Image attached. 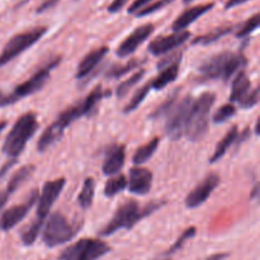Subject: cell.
Returning a JSON list of instances; mask_svg holds the SVG:
<instances>
[{"mask_svg":"<svg viewBox=\"0 0 260 260\" xmlns=\"http://www.w3.org/2000/svg\"><path fill=\"white\" fill-rule=\"evenodd\" d=\"M164 205L165 202H151L149 205L140 206L134 200L126 201L123 205L117 208L109 222L103 229L99 230L98 235L111 236L121 230H131L140 221L156 212Z\"/></svg>","mask_w":260,"mask_h":260,"instance_id":"obj_1","label":"cell"},{"mask_svg":"<svg viewBox=\"0 0 260 260\" xmlns=\"http://www.w3.org/2000/svg\"><path fill=\"white\" fill-rule=\"evenodd\" d=\"M248 65V60L243 52L222 51L203 61L198 71L207 80L229 81L235 74Z\"/></svg>","mask_w":260,"mask_h":260,"instance_id":"obj_2","label":"cell"},{"mask_svg":"<svg viewBox=\"0 0 260 260\" xmlns=\"http://www.w3.org/2000/svg\"><path fill=\"white\" fill-rule=\"evenodd\" d=\"M37 116L33 112H27L22 114L19 118L13 124L12 129L5 137L3 144V154L9 156L10 159H18L19 155L24 151L28 141L35 136L36 131L38 129Z\"/></svg>","mask_w":260,"mask_h":260,"instance_id":"obj_3","label":"cell"},{"mask_svg":"<svg viewBox=\"0 0 260 260\" xmlns=\"http://www.w3.org/2000/svg\"><path fill=\"white\" fill-rule=\"evenodd\" d=\"M216 102V94L211 91L202 93L193 101L187 124L184 128V136L192 142L200 141L208 131L210 126V113Z\"/></svg>","mask_w":260,"mask_h":260,"instance_id":"obj_4","label":"cell"},{"mask_svg":"<svg viewBox=\"0 0 260 260\" xmlns=\"http://www.w3.org/2000/svg\"><path fill=\"white\" fill-rule=\"evenodd\" d=\"M60 62L61 57L52 58L46 65L38 69L30 78H28L23 83L18 84L10 93L0 91V107L12 106V104L17 103V102L22 101L25 96H29L32 94L37 93L38 90H41L45 86V84L48 81V79H50L53 69L57 68L60 65Z\"/></svg>","mask_w":260,"mask_h":260,"instance_id":"obj_5","label":"cell"},{"mask_svg":"<svg viewBox=\"0 0 260 260\" xmlns=\"http://www.w3.org/2000/svg\"><path fill=\"white\" fill-rule=\"evenodd\" d=\"M104 96H106V91H104L102 84H98L85 98L81 99L78 103L70 106L69 108H66L63 112H61L57 118L55 119V122H52L51 124L60 134L63 135L65 129L71 123L78 121L79 118H81V117H90L93 114H95L98 106L103 101Z\"/></svg>","mask_w":260,"mask_h":260,"instance_id":"obj_6","label":"cell"},{"mask_svg":"<svg viewBox=\"0 0 260 260\" xmlns=\"http://www.w3.org/2000/svg\"><path fill=\"white\" fill-rule=\"evenodd\" d=\"M42 229L43 244L52 249L73 240L80 230V226L71 223L65 215L56 211L48 215L47 222Z\"/></svg>","mask_w":260,"mask_h":260,"instance_id":"obj_7","label":"cell"},{"mask_svg":"<svg viewBox=\"0 0 260 260\" xmlns=\"http://www.w3.org/2000/svg\"><path fill=\"white\" fill-rule=\"evenodd\" d=\"M111 251V246L101 239L85 238L63 249L57 260H99Z\"/></svg>","mask_w":260,"mask_h":260,"instance_id":"obj_8","label":"cell"},{"mask_svg":"<svg viewBox=\"0 0 260 260\" xmlns=\"http://www.w3.org/2000/svg\"><path fill=\"white\" fill-rule=\"evenodd\" d=\"M46 32H47V27H36L13 36L0 53V68L9 63L28 48L32 47L46 35Z\"/></svg>","mask_w":260,"mask_h":260,"instance_id":"obj_9","label":"cell"},{"mask_svg":"<svg viewBox=\"0 0 260 260\" xmlns=\"http://www.w3.org/2000/svg\"><path fill=\"white\" fill-rule=\"evenodd\" d=\"M66 184L65 178H58V179L48 180L43 184L42 190L38 194L37 200V212H36V217L33 218L32 222L36 223L40 228H43L45 225V220L50 215L51 210H52L53 205L60 197L61 192L63 190V187Z\"/></svg>","mask_w":260,"mask_h":260,"instance_id":"obj_10","label":"cell"},{"mask_svg":"<svg viewBox=\"0 0 260 260\" xmlns=\"http://www.w3.org/2000/svg\"><path fill=\"white\" fill-rule=\"evenodd\" d=\"M193 101H194V98L190 94L179 98L165 117L167 118L165 132L172 140H179L180 137L184 136V128L190 108H192Z\"/></svg>","mask_w":260,"mask_h":260,"instance_id":"obj_11","label":"cell"},{"mask_svg":"<svg viewBox=\"0 0 260 260\" xmlns=\"http://www.w3.org/2000/svg\"><path fill=\"white\" fill-rule=\"evenodd\" d=\"M38 194H40L38 190L33 189L30 192L28 200L24 203H20V205H15L7 208L2 213V216H0V230L7 233V231H10L12 229H14L18 223L22 222L25 218V216L28 215V212L32 210L33 206L37 203Z\"/></svg>","mask_w":260,"mask_h":260,"instance_id":"obj_12","label":"cell"},{"mask_svg":"<svg viewBox=\"0 0 260 260\" xmlns=\"http://www.w3.org/2000/svg\"><path fill=\"white\" fill-rule=\"evenodd\" d=\"M220 177L216 173H211L207 177H205V179L201 180V183H198L189 193L185 197V206L187 208L190 210H194L198 208L200 206H202L206 201L210 198V196L212 194L213 190L220 185Z\"/></svg>","mask_w":260,"mask_h":260,"instance_id":"obj_13","label":"cell"},{"mask_svg":"<svg viewBox=\"0 0 260 260\" xmlns=\"http://www.w3.org/2000/svg\"><path fill=\"white\" fill-rule=\"evenodd\" d=\"M190 38V32L188 30H179V32H173L172 35L168 36H160L152 40L150 42L149 52L152 56H162L168 55L175 48H179L180 46L184 45L188 40Z\"/></svg>","mask_w":260,"mask_h":260,"instance_id":"obj_14","label":"cell"},{"mask_svg":"<svg viewBox=\"0 0 260 260\" xmlns=\"http://www.w3.org/2000/svg\"><path fill=\"white\" fill-rule=\"evenodd\" d=\"M154 24L151 23H146V24H142L140 27L135 28L126 38L121 42V45L117 47V56L119 58H126L128 56H131L132 53L136 52L137 48L150 37V36L154 33Z\"/></svg>","mask_w":260,"mask_h":260,"instance_id":"obj_15","label":"cell"},{"mask_svg":"<svg viewBox=\"0 0 260 260\" xmlns=\"http://www.w3.org/2000/svg\"><path fill=\"white\" fill-rule=\"evenodd\" d=\"M152 179H154V175L151 170L142 167H135L129 170L127 188L134 194L145 196L151 190Z\"/></svg>","mask_w":260,"mask_h":260,"instance_id":"obj_16","label":"cell"},{"mask_svg":"<svg viewBox=\"0 0 260 260\" xmlns=\"http://www.w3.org/2000/svg\"><path fill=\"white\" fill-rule=\"evenodd\" d=\"M124 160H126V147L124 145L114 144L108 147L106 151V156H104L103 165H102V170H103L104 175L108 177H113V175L119 174L124 165Z\"/></svg>","mask_w":260,"mask_h":260,"instance_id":"obj_17","label":"cell"},{"mask_svg":"<svg viewBox=\"0 0 260 260\" xmlns=\"http://www.w3.org/2000/svg\"><path fill=\"white\" fill-rule=\"evenodd\" d=\"M108 52L109 48L107 46H102V47L95 48V50L90 51L88 55L84 56L80 62H79L78 68H76V80H83L86 76L90 75L95 70L96 66L103 61V58L108 55Z\"/></svg>","mask_w":260,"mask_h":260,"instance_id":"obj_18","label":"cell"},{"mask_svg":"<svg viewBox=\"0 0 260 260\" xmlns=\"http://www.w3.org/2000/svg\"><path fill=\"white\" fill-rule=\"evenodd\" d=\"M213 7H215V3H206V4L196 5V7H192L189 8V9L184 10V12L173 22V32L185 30V28H188L192 23H194L198 18H201L202 15H205L206 13L210 12Z\"/></svg>","mask_w":260,"mask_h":260,"instance_id":"obj_19","label":"cell"},{"mask_svg":"<svg viewBox=\"0 0 260 260\" xmlns=\"http://www.w3.org/2000/svg\"><path fill=\"white\" fill-rule=\"evenodd\" d=\"M251 81L249 79L248 74L244 70H240L236 74L235 79L233 80L231 85V94L229 96V103H238L240 106L251 91Z\"/></svg>","mask_w":260,"mask_h":260,"instance_id":"obj_20","label":"cell"},{"mask_svg":"<svg viewBox=\"0 0 260 260\" xmlns=\"http://www.w3.org/2000/svg\"><path fill=\"white\" fill-rule=\"evenodd\" d=\"M179 69H180V61L172 63V65L167 66L162 70H160L159 75L156 78L152 79V81L150 83L151 89L155 90H162L165 86H168L169 84L174 83L177 80L178 75H179Z\"/></svg>","mask_w":260,"mask_h":260,"instance_id":"obj_21","label":"cell"},{"mask_svg":"<svg viewBox=\"0 0 260 260\" xmlns=\"http://www.w3.org/2000/svg\"><path fill=\"white\" fill-rule=\"evenodd\" d=\"M238 136H239L238 126H233L230 129H229L228 134L223 136V139L218 142L217 146H216V149H215V151H213V154L211 155V157H210L211 164H215V162L220 161V160L225 156L226 152H228V150L230 149L233 145L236 144Z\"/></svg>","mask_w":260,"mask_h":260,"instance_id":"obj_22","label":"cell"},{"mask_svg":"<svg viewBox=\"0 0 260 260\" xmlns=\"http://www.w3.org/2000/svg\"><path fill=\"white\" fill-rule=\"evenodd\" d=\"M35 170H36V167L32 164L24 165V167H22L20 169H18L17 172L12 175V178H10L9 182H8L7 188H5V189H7V192H9L10 194H13L14 192H17V190L19 189V188L22 187V185L24 184V183L27 182L30 177H32L33 173H35Z\"/></svg>","mask_w":260,"mask_h":260,"instance_id":"obj_23","label":"cell"},{"mask_svg":"<svg viewBox=\"0 0 260 260\" xmlns=\"http://www.w3.org/2000/svg\"><path fill=\"white\" fill-rule=\"evenodd\" d=\"M159 145H160V139L159 137H154L151 141H149L147 144L140 146L139 149L136 150V152L134 154V156H132V162H134L136 167H140V165L149 161V160L154 156L155 152H156Z\"/></svg>","mask_w":260,"mask_h":260,"instance_id":"obj_24","label":"cell"},{"mask_svg":"<svg viewBox=\"0 0 260 260\" xmlns=\"http://www.w3.org/2000/svg\"><path fill=\"white\" fill-rule=\"evenodd\" d=\"M234 25H223V27H218L216 29L211 30V32L205 33V35L200 36V37L194 38L192 41V45L193 46H208V45H212V43L217 42L220 38L225 37L228 36L229 33H231L234 30Z\"/></svg>","mask_w":260,"mask_h":260,"instance_id":"obj_25","label":"cell"},{"mask_svg":"<svg viewBox=\"0 0 260 260\" xmlns=\"http://www.w3.org/2000/svg\"><path fill=\"white\" fill-rule=\"evenodd\" d=\"M94 194H95V182H94L93 178H86L78 196V200H76L80 208H83V210L90 208L93 205Z\"/></svg>","mask_w":260,"mask_h":260,"instance_id":"obj_26","label":"cell"},{"mask_svg":"<svg viewBox=\"0 0 260 260\" xmlns=\"http://www.w3.org/2000/svg\"><path fill=\"white\" fill-rule=\"evenodd\" d=\"M127 188V178L123 174L113 175L107 180L106 185H104V196L108 198L114 197V196L119 194L123 192Z\"/></svg>","mask_w":260,"mask_h":260,"instance_id":"obj_27","label":"cell"},{"mask_svg":"<svg viewBox=\"0 0 260 260\" xmlns=\"http://www.w3.org/2000/svg\"><path fill=\"white\" fill-rule=\"evenodd\" d=\"M144 61H140L139 58H134V60H129L126 63H118V65H113L112 68L108 69V71L106 73V78L108 79H119L123 75L128 74L129 71L135 70V69H139L140 65H142Z\"/></svg>","mask_w":260,"mask_h":260,"instance_id":"obj_28","label":"cell"},{"mask_svg":"<svg viewBox=\"0 0 260 260\" xmlns=\"http://www.w3.org/2000/svg\"><path fill=\"white\" fill-rule=\"evenodd\" d=\"M145 74H146V71H145L144 69H140V70L136 71L134 75L129 76L127 80H123L122 83H119L118 86H117V89H116L117 96H118V98H124V96L129 93V90H131L135 85H137V84L141 81V79L144 78Z\"/></svg>","mask_w":260,"mask_h":260,"instance_id":"obj_29","label":"cell"},{"mask_svg":"<svg viewBox=\"0 0 260 260\" xmlns=\"http://www.w3.org/2000/svg\"><path fill=\"white\" fill-rule=\"evenodd\" d=\"M150 89H151L150 83H146L145 85H142L141 88L137 89L136 93H135L134 96L131 98V101H129L128 103L126 104V107L123 108V113L128 114V113H132V112L136 111V109L141 106L142 102L145 101V98L147 96V94L150 93Z\"/></svg>","mask_w":260,"mask_h":260,"instance_id":"obj_30","label":"cell"},{"mask_svg":"<svg viewBox=\"0 0 260 260\" xmlns=\"http://www.w3.org/2000/svg\"><path fill=\"white\" fill-rule=\"evenodd\" d=\"M179 89H175L173 91V94H170L151 114H150V118L151 119H157V118H161V117H167V114L169 113V111L172 109V107L174 106L175 102L179 99Z\"/></svg>","mask_w":260,"mask_h":260,"instance_id":"obj_31","label":"cell"},{"mask_svg":"<svg viewBox=\"0 0 260 260\" xmlns=\"http://www.w3.org/2000/svg\"><path fill=\"white\" fill-rule=\"evenodd\" d=\"M196 234H197V229L194 228V226H189L188 229H185L184 231H183L182 234H180L179 238L175 240V243L173 244L172 246H170L169 249H168L167 251L164 253V256H169V255H173V254L177 253L178 250H180V249L183 248V246L185 245V243L187 241H189L190 239H193L196 236Z\"/></svg>","mask_w":260,"mask_h":260,"instance_id":"obj_32","label":"cell"},{"mask_svg":"<svg viewBox=\"0 0 260 260\" xmlns=\"http://www.w3.org/2000/svg\"><path fill=\"white\" fill-rule=\"evenodd\" d=\"M236 114V107L233 103H226L223 106H221L220 108L216 111V113L213 114L212 121L215 123H223V122L229 121L230 118H233Z\"/></svg>","mask_w":260,"mask_h":260,"instance_id":"obj_33","label":"cell"},{"mask_svg":"<svg viewBox=\"0 0 260 260\" xmlns=\"http://www.w3.org/2000/svg\"><path fill=\"white\" fill-rule=\"evenodd\" d=\"M259 27V13H255L253 17L249 18L243 25L238 29L236 32V37L238 38H245L248 36H250L254 30L258 29Z\"/></svg>","mask_w":260,"mask_h":260,"instance_id":"obj_34","label":"cell"},{"mask_svg":"<svg viewBox=\"0 0 260 260\" xmlns=\"http://www.w3.org/2000/svg\"><path fill=\"white\" fill-rule=\"evenodd\" d=\"M173 2H174V0H157V2L155 3H150L149 5H146V7L142 8L141 10H139V12L136 13V15L137 17H146V15L154 14L157 10L162 9V8H165L167 5L172 4Z\"/></svg>","mask_w":260,"mask_h":260,"instance_id":"obj_35","label":"cell"},{"mask_svg":"<svg viewBox=\"0 0 260 260\" xmlns=\"http://www.w3.org/2000/svg\"><path fill=\"white\" fill-rule=\"evenodd\" d=\"M259 103V88L255 86V88L251 89L250 94L248 95V98L240 104V108L243 109H251L255 106H258Z\"/></svg>","mask_w":260,"mask_h":260,"instance_id":"obj_36","label":"cell"},{"mask_svg":"<svg viewBox=\"0 0 260 260\" xmlns=\"http://www.w3.org/2000/svg\"><path fill=\"white\" fill-rule=\"evenodd\" d=\"M177 61H182V52L172 53V55L167 56V57H164L162 60H160L159 62H157V69H159V70H162L164 68L177 62Z\"/></svg>","mask_w":260,"mask_h":260,"instance_id":"obj_37","label":"cell"},{"mask_svg":"<svg viewBox=\"0 0 260 260\" xmlns=\"http://www.w3.org/2000/svg\"><path fill=\"white\" fill-rule=\"evenodd\" d=\"M152 0H135L131 5L128 7V14H136L139 10L149 5Z\"/></svg>","mask_w":260,"mask_h":260,"instance_id":"obj_38","label":"cell"},{"mask_svg":"<svg viewBox=\"0 0 260 260\" xmlns=\"http://www.w3.org/2000/svg\"><path fill=\"white\" fill-rule=\"evenodd\" d=\"M127 3H128V0H113V2L109 4L108 9L107 10H108L109 13H117L121 9H123V7L127 4Z\"/></svg>","mask_w":260,"mask_h":260,"instance_id":"obj_39","label":"cell"},{"mask_svg":"<svg viewBox=\"0 0 260 260\" xmlns=\"http://www.w3.org/2000/svg\"><path fill=\"white\" fill-rule=\"evenodd\" d=\"M58 2H60V0H45V2H43L42 4L37 8V10H36V12L37 13L46 12V10H48V9H51V8L55 7Z\"/></svg>","mask_w":260,"mask_h":260,"instance_id":"obj_40","label":"cell"},{"mask_svg":"<svg viewBox=\"0 0 260 260\" xmlns=\"http://www.w3.org/2000/svg\"><path fill=\"white\" fill-rule=\"evenodd\" d=\"M15 162H17V159H10L9 161H7L2 168H0V180L5 177V174H7V173L9 172L13 167H14Z\"/></svg>","mask_w":260,"mask_h":260,"instance_id":"obj_41","label":"cell"},{"mask_svg":"<svg viewBox=\"0 0 260 260\" xmlns=\"http://www.w3.org/2000/svg\"><path fill=\"white\" fill-rule=\"evenodd\" d=\"M10 196L12 194H10L9 192H7V189L0 190V212H2V210L5 207V205H7L8 201H9Z\"/></svg>","mask_w":260,"mask_h":260,"instance_id":"obj_42","label":"cell"},{"mask_svg":"<svg viewBox=\"0 0 260 260\" xmlns=\"http://www.w3.org/2000/svg\"><path fill=\"white\" fill-rule=\"evenodd\" d=\"M249 0H228V3L225 4V9H233V8L239 7V5L245 4Z\"/></svg>","mask_w":260,"mask_h":260,"instance_id":"obj_43","label":"cell"},{"mask_svg":"<svg viewBox=\"0 0 260 260\" xmlns=\"http://www.w3.org/2000/svg\"><path fill=\"white\" fill-rule=\"evenodd\" d=\"M229 256H230V254L229 253H216V254H212V255L207 256L205 260H225L228 259Z\"/></svg>","mask_w":260,"mask_h":260,"instance_id":"obj_44","label":"cell"},{"mask_svg":"<svg viewBox=\"0 0 260 260\" xmlns=\"http://www.w3.org/2000/svg\"><path fill=\"white\" fill-rule=\"evenodd\" d=\"M258 196H259V184L256 183V184L254 185L253 190H251L250 198H251V200H254V198H258Z\"/></svg>","mask_w":260,"mask_h":260,"instance_id":"obj_45","label":"cell"},{"mask_svg":"<svg viewBox=\"0 0 260 260\" xmlns=\"http://www.w3.org/2000/svg\"><path fill=\"white\" fill-rule=\"evenodd\" d=\"M7 124H8L7 121H0V134L4 131V128L7 127Z\"/></svg>","mask_w":260,"mask_h":260,"instance_id":"obj_46","label":"cell"},{"mask_svg":"<svg viewBox=\"0 0 260 260\" xmlns=\"http://www.w3.org/2000/svg\"><path fill=\"white\" fill-rule=\"evenodd\" d=\"M255 135H259V119H256V122H255Z\"/></svg>","mask_w":260,"mask_h":260,"instance_id":"obj_47","label":"cell"},{"mask_svg":"<svg viewBox=\"0 0 260 260\" xmlns=\"http://www.w3.org/2000/svg\"><path fill=\"white\" fill-rule=\"evenodd\" d=\"M192 2H194V0H183V3H184V4H189V3H192Z\"/></svg>","mask_w":260,"mask_h":260,"instance_id":"obj_48","label":"cell"},{"mask_svg":"<svg viewBox=\"0 0 260 260\" xmlns=\"http://www.w3.org/2000/svg\"><path fill=\"white\" fill-rule=\"evenodd\" d=\"M157 260H172V258H169V256H165V258H162V259H157Z\"/></svg>","mask_w":260,"mask_h":260,"instance_id":"obj_49","label":"cell"}]
</instances>
